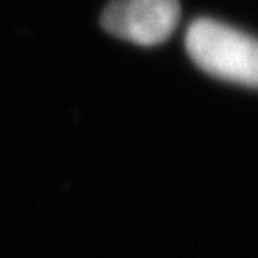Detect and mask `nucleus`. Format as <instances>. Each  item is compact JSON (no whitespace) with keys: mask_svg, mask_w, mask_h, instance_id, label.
<instances>
[{"mask_svg":"<svg viewBox=\"0 0 258 258\" xmlns=\"http://www.w3.org/2000/svg\"><path fill=\"white\" fill-rule=\"evenodd\" d=\"M186 52L206 74L235 85L258 88V40L210 18L192 22L185 36Z\"/></svg>","mask_w":258,"mask_h":258,"instance_id":"1","label":"nucleus"},{"mask_svg":"<svg viewBox=\"0 0 258 258\" xmlns=\"http://www.w3.org/2000/svg\"><path fill=\"white\" fill-rule=\"evenodd\" d=\"M179 13L177 0H113L102 11L101 24L122 40L158 45L172 34Z\"/></svg>","mask_w":258,"mask_h":258,"instance_id":"2","label":"nucleus"}]
</instances>
